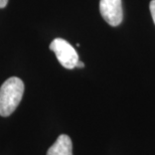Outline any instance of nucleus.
Returning <instances> with one entry per match:
<instances>
[{"label": "nucleus", "instance_id": "1", "mask_svg": "<svg viewBox=\"0 0 155 155\" xmlns=\"http://www.w3.org/2000/svg\"><path fill=\"white\" fill-rule=\"evenodd\" d=\"M24 93V84L19 78L11 77L0 87V116L8 117L18 107Z\"/></svg>", "mask_w": 155, "mask_h": 155}, {"label": "nucleus", "instance_id": "2", "mask_svg": "<svg viewBox=\"0 0 155 155\" xmlns=\"http://www.w3.org/2000/svg\"><path fill=\"white\" fill-rule=\"evenodd\" d=\"M49 49L55 54L58 61L64 68L73 70L77 67L79 55L75 48L64 38H54L49 45Z\"/></svg>", "mask_w": 155, "mask_h": 155}, {"label": "nucleus", "instance_id": "3", "mask_svg": "<svg viewBox=\"0 0 155 155\" xmlns=\"http://www.w3.org/2000/svg\"><path fill=\"white\" fill-rule=\"evenodd\" d=\"M102 17L111 26H118L123 20L122 0H100Z\"/></svg>", "mask_w": 155, "mask_h": 155}, {"label": "nucleus", "instance_id": "4", "mask_svg": "<svg viewBox=\"0 0 155 155\" xmlns=\"http://www.w3.org/2000/svg\"><path fill=\"white\" fill-rule=\"evenodd\" d=\"M46 155H73V143L68 135H60L49 147Z\"/></svg>", "mask_w": 155, "mask_h": 155}, {"label": "nucleus", "instance_id": "5", "mask_svg": "<svg viewBox=\"0 0 155 155\" xmlns=\"http://www.w3.org/2000/svg\"><path fill=\"white\" fill-rule=\"evenodd\" d=\"M149 8H150L151 16H152V19H153L154 24H155V0H151V2L149 4Z\"/></svg>", "mask_w": 155, "mask_h": 155}, {"label": "nucleus", "instance_id": "6", "mask_svg": "<svg viewBox=\"0 0 155 155\" xmlns=\"http://www.w3.org/2000/svg\"><path fill=\"white\" fill-rule=\"evenodd\" d=\"M8 3V0H0V8H4L6 7Z\"/></svg>", "mask_w": 155, "mask_h": 155}, {"label": "nucleus", "instance_id": "7", "mask_svg": "<svg viewBox=\"0 0 155 155\" xmlns=\"http://www.w3.org/2000/svg\"><path fill=\"white\" fill-rule=\"evenodd\" d=\"M85 67V64H84V63H82V61H78V64H77V67L76 68H84Z\"/></svg>", "mask_w": 155, "mask_h": 155}]
</instances>
